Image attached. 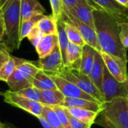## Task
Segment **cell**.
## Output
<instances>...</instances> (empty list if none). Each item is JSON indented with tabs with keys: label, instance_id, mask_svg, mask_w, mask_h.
<instances>
[{
	"label": "cell",
	"instance_id": "8",
	"mask_svg": "<svg viewBox=\"0 0 128 128\" xmlns=\"http://www.w3.org/2000/svg\"><path fill=\"white\" fill-rule=\"evenodd\" d=\"M64 22L69 23L74 27L77 28V30L81 34L85 43L92 47H94L95 50L101 52V49L100 46V44L98 40L97 34L95 32V29L89 26L88 25L84 23L79 19H77L76 16L70 14L69 12L62 10V16L61 17Z\"/></svg>",
	"mask_w": 128,
	"mask_h": 128
},
{
	"label": "cell",
	"instance_id": "23",
	"mask_svg": "<svg viewBox=\"0 0 128 128\" xmlns=\"http://www.w3.org/2000/svg\"><path fill=\"white\" fill-rule=\"evenodd\" d=\"M36 26L44 35L57 34L56 20L52 15H44V16L38 22Z\"/></svg>",
	"mask_w": 128,
	"mask_h": 128
},
{
	"label": "cell",
	"instance_id": "20",
	"mask_svg": "<svg viewBox=\"0 0 128 128\" xmlns=\"http://www.w3.org/2000/svg\"><path fill=\"white\" fill-rule=\"evenodd\" d=\"M42 103L46 106H62L65 96L57 88V89H49L42 90Z\"/></svg>",
	"mask_w": 128,
	"mask_h": 128
},
{
	"label": "cell",
	"instance_id": "33",
	"mask_svg": "<svg viewBox=\"0 0 128 128\" xmlns=\"http://www.w3.org/2000/svg\"><path fill=\"white\" fill-rule=\"evenodd\" d=\"M51 8H52V15L57 20L60 19L62 13V0H50Z\"/></svg>",
	"mask_w": 128,
	"mask_h": 128
},
{
	"label": "cell",
	"instance_id": "42",
	"mask_svg": "<svg viewBox=\"0 0 128 128\" xmlns=\"http://www.w3.org/2000/svg\"><path fill=\"white\" fill-rule=\"evenodd\" d=\"M1 9H2V3H1V0H0V11H1Z\"/></svg>",
	"mask_w": 128,
	"mask_h": 128
},
{
	"label": "cell",
	"instance_id": "32",
	"mask_svg": "<svg viewBox=\"0 0 128 128\" xmlns=\"http://www.w3.org/2000/svg\"><path fill=\"white\" fill-rule=\"evenodd\" d=\"M44 34H43V33L38 29V28L36 26V25L34 26V27L31 30V32H29V34H28L27 38L28 39V40L31 42V44L34 46V47L35 48L37 44H38V42L40 41V40L43 38Z\"/></svg>",
	"mask_w": 128,
	"mask_h": 128
},
{
	"label": "cell",
	"instance_id": "15",
	"mask_svg": "<svg viewBox=\"0 0 128 128\" xmlns=\"http://www.w3.org/2000/svg\"><path fill=\"white\" fill-rule=\"evenodd\" d=\"M104 61L102 58L101 53L100 51L97 50L95 52L94 62L92 70L88 74L89 78L94 84V86L100 91L102 93V84L104 80Z\"/></svg>",
	"mask_w": 128,
	"mask_h": 128
},
{
	"label": "cell",
	"instance_id": "43",
	"mask_svg": "<svg viewBox=\"0 0 128 128\" xmlns=\"http://www.w3.org/2000/svg\"><path fill=\"white\" fill-rule=\"evenodd\" d=\"M10 126H8H8H7L5 128H10Z\"/></svg>",
	"mask_w": 128,
	"mask_h": 128
},
{
	"label": "cell",
	"instance_id": "3",
	"mask_svg": "<svg viewBox=\"0 0 128 128\" xmlns=\"http://www.w3.org/2000/svg\"><path fill=\"white\" fill-rule=\"evenodd\" d=\"M4 22V38L5 43L11 51L18 50L21 44L20 39L21 16H20V0H8L1 9Z\"/></svg>",
	"mask_w": 128,
	"mask_h": 128
},
{
	"label": "cell",
	"instance_id": "40",
	"mask_svg": "<svg viewBox=\"0 0 128 128\" xmlns=\"http://www.w3.org/2000/svg\"><path fill=\"white\" fill-rule=\"evenodd\" d=\"M7 126H8L7 124H5L2 123V122H1V120H0V128H5Z\"/></svg>",
	"mask_w": 128,
	"mask_h": 128
},
{
	"label": "cell",
	"instance_id": "6",
	"mask_svg": "<svg viewBox=\"0 0 128 128\" xmlns=\"http://www.w3.org/2000/svg\"><path fill=\"white\" fill-rule=\"evenodd\" d=\"M102 94L104 98V102L111 101L117 98H128V80L125 82H119L110 74L105 65Z\"/></svg>",
	"mask_w": 128,
	"mask_h": 128
},
{
	"label": "cell",
	"instance_id": "28",
	"mask_svg": "<svg viewBox=\"0 0 128 128\" xmlns=\"http://www.w3.org/2000/svg\"><path fill=\"white\" fill-rule=\"evenodd\" d=\"M16 67V57L10 56V59L0 69V81L7 82Z\"/></svg>",
	"mask_w": 128,
	"mask_h": 128
},
{
	"label": "cell",
	"instance_id": "17",
	"mask_svg": "<svg viewBox=\"0 0 128 128\" xmlns=\"http://www.w3.org/2000/svg\"><path fill=\"white\" fill-rule=\"evenodd\" d=\"M82 46L69 42L66 50L64 67L70 69H75L80 70V64H81V57H82Z\"/></svg>",
	"mask_w": 128,
	"mask_h": 128
},
{
	"label": "cell",
	"instance_id": "44",
	"mask_svg": "<svg viewBox=\"0 0 128 128\" xmlns=\"http://www.w3.org/2000/svg\"><path fill=\"white\" fill-rule=\"evenodd\" d=\"M127 99H128V98H127Z\"/></svg>",
	"mask_w": 128,
	"mask_h": 128
},
{
	"label": "cell",
	"instance_id": "10",
	"mask_svg": "<svg viewBox=\"0 0 128 128\" xmlns=\"http://www.w3.org/2000/svg\"><path fill=\"white\" fill-rule=\"evenodd\" d=\"M48 74L51 79L54 81L56 85L57 88L65 96L68 98H83L88 100H92L95 102H99L91 95L80 89L75 84L66 80L65 79L54 74ZM100 103V102H99Z\"/></svg>",
	"mask_w": 128,
	"mask_h": 128
},
{
	"label": "cell",
	"instance_id": "1",
	"mask_svg": "<svg viewBox=\"0 0 128 128\" xmlns=\"http://www.w3.org/2000/svg\"><path fill=\"white\" fill-rule=\"evenodd\" d=\"M94 29L101 52L118 57L128 64L127 49L120 40V22L101 10H93Z\"/></svg>",
	"mask_w": 128,
	"mask_h": 128
},
{
	"label": "cell",
	"instance_id": "38",
	"mask_svg": "<svg viewBox=\"0 0 128 128\" xmlns=\"http://www.w3.org/2000/svg\"><path fill=\"white\" fill-rule=\"evenodd\" d=\"M38 120L40 121V124H41V125L43 126V128H53L43 117H40V118H38Z\"/></svg>",
	"mask_w": 128,
	"mask_h": 128
},
{
	"label": "cell",
	"instance_id": "2",
	"mask_svg": "<svg viewBox=\"0 0 128 128\" xmlns=\"http://www.w3.org/2000/svg\"><path fill=\"white\" fill-rule=\"evenodd\" d=\"M94 124L104 128H128V102L127 98H117L104 102L102 111Z\"/></svg>",
	"mask_w": 128,
	"mask_h": 128
},
{
	"label": "cell",
	"instance_id": "41",
	"mask_svg": "<svg viewBox=\"0 0 128 128\" xmlns=\"http://www.w3.org/2000/svg\"><path fill=\"white\" fill-rule=\"evenodd\" d=\"M8 1V0H1V3H2V6H3V5H4V4L6 3V2H7Z\"/></svg>",
	"mask_w": 128,
	"mask_h": 128
},
{
	"label": "cell",
	"instance_id": "5",
	"mask_svg": "<svg viewBox=\"0 0 128 128\" xmlns=\"http://www.w3.org/2000/svg\"><path fill=\"white\" fill-rule=\"evenodd\" d=\"M56 74L66 80L75 84L80 89L91 95L100 103H104V98L100 91L94 86L88 75L82 74L79 70L70 69L64 67L61 71L56 73Z\"/></svg>",
	"mask_w": 128,
	"mask_h": 128
},
{
	"label": "cell",
	"instance_id": "39",
	"mask_svg": "<svg viewBox=\"0 0 128 128\" xmlns=\"http://www.w3.org/2000/svg\"><path fill=\"white\" fill-rule=\"evenodd\" d=\"M118 4L124 7L128 10V0H116Z\"/></svg>",
	"mask_w": 128,
	"mask_h": 128
},
{
	"label": "cell",
	"instance_id": "18",
	"mask_svg": "<svg viewBox=\"0 0 128 128\" xmlns=\"http://www.w3.org/2000/svg\"><path fill=\"white\" fill-rule=\"evenodd\" d=\"M58 44L57 34L44 35L35 47L39 58H44L50 54Z\"/></svg>",
	"mask_w": 128,
	"mask_h": 128
},
{
	"label": "cell",
	"instance_id": "27",
	"mask_svg": "<svg viewBox=\"0 0 128 128\" xmlns=\"http://www.w3.org/2000/svg\"><path fill=\"white\" fill-rule=\"evenodd\" d=\"M65 30L69 42L80 46H83L86 44L81 34L80 33V32L77 30L76 27H74V26L69 23L65 22Z\"/></svg>",
	"mask_w": 128,
	"mask_h": 128
},
{
	"label": "cell",
	"instance_id": "31",
	"mask_svg": "<svg viewBox=\"0 0 128 128\" xmlns=\"http://www.w3.org/2000/svg\"><path fill=\"white\" fill-rule=\"evenodd\" d=\"M10 49L4 42L0 43V69L10 58Z\"/></svg>",
	"mask_w": 128,
	"mask_h": 128
},
{
	"label": "cell",
	"instance_id": "29",
	"mask_svg": "<svg viewBox=\"0 0 128 128\" xmlns=\"http://www.w3.org/2000/svg\"><path fill=\"white\" fill-rule=\"evenodd\" d=\"M16 93L20 96H22V97L28 98V99H30L32 100L42 103V96H41L40 90H39V89H38L33 86L24 88V89H22L18 92H16Z\"/></svg>",
	"mask_w": 128,
	"mask_h": 128
},
{
	"label": "cell",
	"instance_id": "22",
	"mask_svg": "<svg viewBox=\"0 0 128 128\" xmlns=\"http://www.w3.org/2000/svg\"><path fill=\"white\" fill-rule=\"evenodd\" d=\"M32 86L42 91L49 89H57L56 85L51 77L42 70H40L32 80Z\"/></svg>",
	"mask_w": 128,
	"mask_h": 128
},
{
	"label": "cell",
	"instance_id": "45",
	"mask_svg": "<svg viewBox=\"0 0 128 128\" xmlns=\"http://www.w3.org/2000/svg\"><path fill=\"white\" fill-rule=\"evenodd\" d=\"M10 128H12V127H11V126H10Z\"/></svg>",
	"mask_w": 128,
	"mask_h": 128
},
{
	"label": "cell",
	"instance_id": "34",
	"mask_svg": "<svg viewBox=\"0 0 128 128\" xmlns=\"http://www.w3.org/2000/svg\"><path fill=\"white\" fill-rule=\"evenodd\" d=\"M120 40L123 46L128 48V22H120V33H119Z\"/></svg>",
	"mask_w": 128,
	"mask_h": 128
},
{
	"label": "cell",
	"instance_id": "24",
	"mask_svg": "<svg viewBox=\"0 0 128 128\" xmlns=\"http://www.w3.org/2000/svg\"><path fill=\"white\" fill-rule=\"evenodd\" d=\"M56 23H57V36H58V45L60 47L62 58H63L64 64L66 50H67V46H68V44L69 43V40H68V35L66 33L65 22H64V20L62 18H60V19L56 20Z\"/></svg>",
	"mask_w": 128,
	"mask_h": 128
},
{
	"label": "cell",
	"instance_id": "9",
	"mask_svg": "<svg viewBox=\"0 0 128 128\" xmlns=\"http://www.w3.org/2000/svg\"><path fill=\"white\" fill-rule=\"evenodd\" d=\"M94 10H101L119 22H128V10L116 0H86Z\"/></svg>",
	"mask_w": 128,
	"mask_h": 128
},
{
	"label": "cell",
	"instance_id": "35",
	"mask_svg": "<svg viewBox=\"0 0 128 128\" xmlns=\"http://www.w3.org/2000/svg\"><path fill=\"white\" fill-rule=\"evenodd\" d=\"M67 113H68V119H69L71 128H91V127L92 126V124H86V123H85V122H82V121H80V120H79V119H77L76 118H74V116L70 115L68 112H67Z\"/></svg>",
	"mask_w": 128,
	"mask_h": 128
},
{
	"label": "cell",
	"instance_id": "12",
	"mask_svg": "<svg viewBox=\"0 0 128 128\" xmlns=\"http://www.w3.org/2000/svg\"><path fill=\"white\" fill-rule=\"evenodd\" d=\"M104 64L110 74L119 82H125L128 80L127 63L122 59L100 52Z\"/></svg>",
	"mask_w": 128,
	"mask_h": 128
},
{
	"label": "cell",
	"instance_id": "26",
	"mask_svg": "<svg viewBox=\"0 0 128 128\" xmlns=\"http://www.w3.org/2000/svg\"><path fill=\"white\" fill-rule=\"evenodd\" d=\"M41 117H43L53 128H64L54 110L50 106L44 105Z\"/></svg>",
	"mask_w": 128,
	"mask_h": 128
},
{
	"label": "cell",
	"instance_id": "37",
	"mask_svg": "<svg viewBox=\"0 0 128 128\" xmlns=\"http://www.w3.org/2000/svg\"><path fill=\"white\" fill-rule=\"evenodd\" d=\"M82 1H84V0H62V4H63V7L62 8H64L68 9L70 8L74 7L77 3H79V2H80Z\"/></svg>",
	"mask_w": 128,
	"mask_h": 128
},
{
	"label": "cell",
	"instance_id": "4",
	"mask_svg": "<svg viewBox=\"0 0 128 128\" xmlns=\"http://www.w3.org/2000/svg\"><path fill=\"white\" fill-rule=\"evenodd\" d=\"M16 69L6 82L9 87V91L15 93L24 88L32 87V80L40 70L34 62L16 57Z\"/></svg>",
	"mask_w": 128,
	"mask_h": 128
},
{
	"label": "cell",
	"instance_id": "16",
	"mask_svg": "<svg viewBox=\"0 0 128 128\" xmlns=\"http://www.w3.org/2000/svg\"><path fill=\"white\" fill-rule=\"evenodd\" d=\"M46 10L39 0H20L21 23L34 14H44Z\"/></svg>",
	"mask_w": 128,
	"mask_h": 128
},
{
	"label": "cell",
	"instance_id": "13",
	"mask_svg": "<svg viewBox=\"0 0 128 128\" xmlns=\"http://www.w3.org/2000/svg\"><path fill=\"white\" fill-rule=\"evenodd\" d=\"M62 10H66L76 16L77 19L83 22L84 23L88 25L92 28H94V16H93V8L88 4V2L84 0L72 8L68 9L62 8Z\"/></svg>",
	"mask_w": 128,
	"mask_h": 128
},
{
	"label": "cell",
	"instance_id": "36",
	"mask_svg": "<svg viewBox=\"0 0 128 128\" xmlns=\"http://www.w3.org/2000/svg\"><path fill=\"white\" fill-rule=\"evenodd\" d=\"M4 32H5V28H4V19L2 12L0 11V43L3 42L4 38Z\"/></svg>",
	"mask_w": 128,
	"mask_h": 128
},
{
	"label": "cell",
	"instance_id": "7",
	"mask_svg": "<svg viewBox=\"0 0 128 128\" xmlns=\"http://www.w3.org/2000/svg\"><path fill=\"white\" fill-rule=\"evenodd\" d=\"M2 94L4 96V100L7 104L13 106L20 108L38 118L41 117L44 106V104H43L42 103L26 98L9 90Z\"/></svg>",
	"mask_w": 128,
	"mask_h": 128
},
{
	"label": "cell",
	"instance_id": "11",
	"mask_svg": "<svg viewBox=\"0 0 128 128\" xmlns=\"http://www.w3.org/2000/svg\"><path fill=\"white\" fill-rule=\"evenodd\" d=\"M36 64L46 74H56L61 71L64 68V64L58 44L50 54L44 58H39Z\"/></svg>",
	"mask_w": 128,
	"mask_h": 128
},
{
	"label": "cell",
	"instance_id": "19",
	"mask_svg": "<svg viewBox=\"0 0 128 128\" xmlns=\"http://www.w3.org/2000/svg\"><path fill=\"white\" fill-rule=\"evenodd\" d=\"M96 51L97 50L86 44L82 46L81 64L80 68V71L82 74L88 76L94 62Z\"/></svg>",
	"mask_w": 128,
	"mask_h": 128
},
{
	"label": "cell",
	"instance_id": "21",
	"mask_svg": "<svg viewBox=\"0 0 128 128\" xmlns=\"http://www.w3.org/2000/svg\"><path fill=\"white\" fill-rule=\"evenodd\" d=\"M66 111L74 116V118L89 124H94V122L98 116V112L88 110H83L80 108H73V107H64Z\"/></svg>",
	"mask_w": 128,
	"mask_h": 128
},
{
	"label": "cell",
	"instance_id": "14",
	"mask_svg": "<svg viewBox=\"0 0 128 128\" xmlns=\"http://www.w3.org/2000/svg\"><path fill=\"white\" fill-rule=\"evenodd\" d=\"M61 106L63 107H73L80 108L83 110H88L100 113L104 108V103L95 102L88 100L83 98H75L65 97L64 102Z\"/></svg>",
	"mask_w": 128,
	"mask_h": 128
},
{
	"label": "cell",
	"instance_id": "30",
	"mask_svg": "<svg viewBox=\"0 0 128 128\" xmlns=\"http://www.w3.org/2000/svg\"><path fill=\"white\" fill-rule=\"evenodd\" d=\"M51 107L54 110V111L57 114L58 117L59 118L62 124H63L64 128H71L68 119V113L64 110V108L61 106H52Z\"/></svg>",
	"mask_w": 128,
	"mask_h": 128
},
{
	"label": "cell",
	"instance_id": "25",
	"mask_svg": "<svg viewBox=\"0 0 128 128\" xmlns=\"http://www.w3.org/2000/svg\"><path fill=\"white\" fill-rule=\"evenodd\" d=\"M44 16V14H34L28 20L21 23L20 35V39L21 42L25 38H27L31 30L34 27V26L38 23V22Z\"/></svg>",
	"mask_w": 128,
	"mask_h": 128
}]
</instances>
